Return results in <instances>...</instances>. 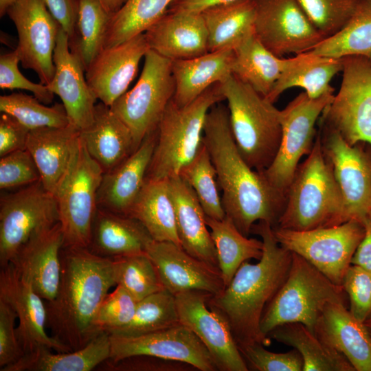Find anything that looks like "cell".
Segmentation results:
<instances>
[{
    "label": "cell",
    "mask_w": 371,
    "mask_h": 371,
    "mask_svg": "<svg viewBox=\"0 0 371 371\" xmlns=\"http://www.w3.org/2000/svg\"><path fill=\"white\" fill-rule=\"evenodd\" d=\"M203 140L223 192L225 214L246 236L260 221L275 227L284 211L286 196L243 159L232 135L227 107L221 102L207 113Z\"/></svg>",
    "instance_id": "cell-1"
},
{
    "label": "cell",
    "mask_w": 371,
    "mask_h": 371,
    "mask_svg": "<svg viewBox=\"0 0 371 371\" xmlns=\"http://www.w3.org/2000/svg\"><path fill=\"white\" fill-rule=\"evenodd\" d=\"M251 232L262 238V257L255 264L242 263L229 284L207 302L227 321L238 346L269 341L261 334V319L284 282L292 261V252L278 243L269 223L257 222Z\"/></svg>",
    "instance_id": "cell-2"
},
{
    "label": "cell",
    "mask_w": 371,
    "mask_h": 371,
    "mask_svg": "<svg viewBox=\"0 0 371 371\" xmlns=\"http://www.w3.org/2000/svg\"><path fill=\"white\" fill-rule=\"evenodd\" d=\"M60 280L55 297L45 302L51 336L77 350L96 335L93 322L102 302L116 286L112 258L86 247H63Z\"/></svg>",
    "instance_id": "cell-3"
},
{
    "label": "cell",
    "mask_w": 371,
    "mask_h": 371,
    "mask_svg": "<svg viewBox=\"0 0 371 371\" xmlns=\"http://www.w3.org/2000/svg\"><path fill=\"white\" fill-rule=\"evenodd\" d=\"M345 222L341 190L318 132L311 151L296 170L275 227L306 231Z\"/></svg>",
    "instance_id": "cell-4"
},
{
    "label": "cell",
    "mask_w": 371,
    "mask_h": 371,
    "mask_svg": "<svg viewBox=\"0 0 371 371\" xmlns=\"http://www.w3.org/2000/svg\"><path fill=\"white\" fill-rule=\"evenodd\" d=\"M218 84L227 102L237 148L253 169L262 172L271 164L280 146V110L234 74Z\"/></svg>",
    "instance_id": "cell-5"
},
{
    "label": "cell",
    "mask_w": 371,
    "mask_h": 371,
    "mask_svg": "<svg viewBox=\"0 0 371 371\" xmlns=\"http://www.w3.org/2000/svg\"><path fill=\"white\" fill-rule=\"evenodd\" d=\"M225 100L216 83L190 104L177 106L172 100L157 127V137L148 168L147 180L179 176L203 142V128L210 109Z\"/></svg>",
    "instance_id": "cell-6"
},
{
    "label": "cell",
    "mask_w": 371,
    "mask_h": 371,
    "mask_svg": "<svg viewBox=\"0 0 371 371\" xmlns=\"http://www.w3.org/2000/svg\"><path fill=\"white\" fill-rule=\"evenodd\" d=\"M342 286L330 280L302 256L292 253L288 276L267 306L260 322L261 334L266 338L278 326L302 323L314 333L316 322L326 304H346Z\"/></svg>",
    "instance_id": "cell-7"
},
{
    "label": "cell",
    "mask_w": 371,
    "mask_h": 371,
    "mask_svg": "<svg viewBox=\"0 0 371 371\" xmlns=\"http://www.w3.org/2000/svg\"><path fill=\"white\" fill-rule=\"evenodd\" d=\"M103 174L80 136L54 194L64 237L63 247L88 248Z\"/></svg>",
    "instance_id": "cell-8"
},
{
    "label": "cell",
    "mask_w": 371,
    "mask_h": 371,
    "mask_svg": "<svg viewBox=\"0 0 371 371\" xmlns=\"http://www.w3.org/2000/svg\"><path fill=\"white\" fill-rule=\"evenodd\" d=\"M172 61L149 49L135 85L110 106L130 129L135 149L148 135L157 130L174 97L175 82Z\"/></svg>",
    "instance_id": "cell-9"
},
{
    "label": "cell",
    "mask_w": 371,
    "mask_h": 371,
    "mask_svg": "<svg viewBox=\"0 0 371 371\" xmlns=\"http://www.w3.org/2000/svg\"><path fill=\"white\" fill-rule=\"evenodd\" d=\"M333 97V93H330L311 98L304 91L280 110V146L271 164L261 172L273 188L286 196L300 159L313 147L317 133L315 124Z\"/></svg>",
    "instance_id": "cell-10"
},
{
    "label": "cell",
    "mask_w": 371,
    "mask_h": 371,
    "mask_svg": "<svg viewBox=\"0 0 371 371\" xmlns=\"http://www.w3.org/2000/svg\"><path fill=\"white\" fill-rule=\"evenodd\" d=\"M273 232L281 246L302 256L333 283L342 286L365 228L363 223L350 220L306 231L273 227Z\"/></svg>",
    "instance_id": "cell-11"
},
{
    "label": "cell",
    "mask_w": 371,
    "mask_h": 371,
    "mask_svg": "<svg viewBox=\"0 0 371 371\" xmlns=\"http://www.w3.org/2000/svg\"><path fill=\"white\" fill-rule=\"evenodd\" d=\"M59 223L57 202L41 181L1 194L0 266L8 265L30 240Z\"/></svg>",
    "instance_id": "cell-12"
},
{
    "label": "cell",
    "mask_w": 371,
    "mask_h": 371,
    "mask_svg": "<svg viewBox=\"0 0 371 371\" xmlns=\"http://www.w3.org/2000/svg\"><path fill=\"white\" fill-rule=\"evenodd\" d=\"M342 61L340 89L324 109L320 123L350 145L371 144V59L350 56Z\"/></svg>",
    "instance_id": "cell-13"
},
{
    "label": "cell",
    "mask_w": 371,
    "mask_h": 371,
    "mask_svg": "<svg viewBox=\"0 0 371 371\" xmlns=\"http://www.w3.org/2000/svg\"><path fill=\"white\" fill-rule=\"evenodd\" d=\"M320 124L322 148L341 190L345 221L363 223L371 214V144L350 145L337 131Z\"/></svg>",
    "instance_id": "cell-14"
},
{
    "label": "cell",
    "mask_w": 371,
    "mask_h": 371,
    "mask_svg": "<svg viewBox=\"0 0 371 371\" xmlns=\"http://www.w3.org/2000/svg\"><path fill=\"white\" fill-rule=\"evenodd\" d=\"M256 1L254 33L276 56L311 51L325 38L297 0Z\"/></svg>",
    "instance_id": "cell-15"
},
{
    "label": "cell",
    "mask_w": 371,
    "mask_h": 371,
    "mask_svg": "<svg viewBox=\"0 0 371 371\" xmlns=\"http://www.w3.org/2000/svg\"><path fill=\"white\" fill-rule=\"evenodd\" d=\"M6 14L16 29V49L21 65L33 70L41 83L49 85L55 73L53 56L61 26L43 0H17Z\"/></svg>",
    "instance_id": "cell-16"
},
{
    "label": "cell",
    "mask_w": 371,
    "mask_h": 371,
    "mask_svg": "<svg viewBox=\"0 0 371 371\" xmlns=\"http://www.w3.org/2000/svg\"><path fill=\"white\" fill-rule=\"evenodd\" d=\"M110 339L111 362L144 355L187 363L201 371L218 370L203 344L182 324L134 337L110 335Z\"/></svg>",
    "instance_id": "cell-17"
},
{
    "label": "cell",
    "mask_w": 371,
    "mask_h": 371,
    "mask_svg": "<svg viewBox=\"0 0 371 371\" xmlns=\"http://www.w3.org/2000/svg\"><path fill=\"white\" fill-rule=\"evenodd\" d=\"M212 294L196 290L175 295L180 324L191 330L211 355L219 371H247L227 321L207 306Z\"/></svg>",
    "instance_id": "cell-18"
},
{
    "label": "cell",
    "mask_w": 371,
    "mask_h": 371,
    "mask_svg": "<svg viewBox=\"0 0 371 371\" xmlns=\"http://www.w3.org/2000/svg\"><path fill=\"white\" fill-rule=\"evenodd\" d=\"M0 300L16 313V334L25 354L40 348L56 352L73 351L47 333L45 302L11 263L1 267Z\"/></svg>",
    "instance_id": "cell-19"
},
{
    "label": "cell",
    "mask_w": 371,
    "mask_h": 371,
    "mask_svg": "<svg viewBox=\"0 0 371 371\" xmlns=\"http://www.w3.org/2000/svg\"><path fill=\"white\" fill-rule=\"evenodd\" d=\"M149 49L144 33L103 48L85 71L87 82L97 100L110 106L122 95Z\"/></svg>",
    "instance_id": "cell-20"
},
{
    "label": "cell",
    "mask_w": 371,
    "mask_h": 371,
    "mask_svg": "<svg viewBox=\"0 0 371 371\" xmlns=\"http://www.w3.org/2000/svg\"><path fill=\"white\" fill-rule=\"evenodd\" d=\"M146 253L163 286L174 295L192 290L216 295L225 287L218 267L192 256L173 243L153 240Z\"/></svg>",
    "instance_id": "cell-21"
},
{
    "label": "cell",
    "mask_w": 371,
    "mask_h": 371,
    "mask_svg": "<svg viewBox=\"0 0 371 371\" xmlns=\"http://www.w3.org/2000/svg\"><path fill=\"white\" fill-rule=\"evenodd\" d=\"M53 59L55 73L47 86L60 98L70 124L81 132L93 122L97 98L87 82L82 64L71 51L68 35L61 27Z\"/></svg>",
    "instance_id": "cell-22"
},
{
    "label": "cell",
    "mask_w": 371,
    "mask_h": 371,
    "mask_svg": "<svg viewBox=\"0 0 371 371\" xmlns=\"http://www.w3.org/2000/svg\"><path fill=\"white\" fill-rule=\"evenodd\" d=\"M63 245V234L58 223L30 240L10 262L45 302L54 300L58 289Z\"/></svg>",
    "instance_id": "cell-23"
},
{
    "label": "cell",
    "mask_w": 371,
    "mask_h": 371,
    "mask_svg": "<svg viewBox=\"0 0 371 371\" xmlns=\"http://www.w3.org/2000/svg\"><path fill=\"white\" fill-rule=\"evenodd\" d=\"M150 49L172 60L208 52V36L201 13L167 11L144 32Z\"/></svg>",
    "instance_id": "cell-24"
},
{
    "label": "cell",
    "mask_w": 371,
    "mask_h": 371,
    "mask_svg": "<svg viewBox=\"0 0 371 371\" xmlns=\"http://www.w3.org/2000/svg\"><path fill=\"white\" fill-rule=\"evenodd\" d=\"M157 137V128L122 163L104 172L97 195L98 207L128 216L146 181Z\"/></svg>",
    "instance_id": "cell-25"
},
{
    "label": "cell",
    "mask_w": 371,
    "mask_h": 371,
    "mask_svg": "<svg viewBox=\"0 0 371 371\" xmlns=\"http://www.w3.org/2000/svg\"><path fill=\"white\" fill-rule=\"evenodd\" d=\"M314 333L344 356L355 371H371V337L363 324L346 304L328 303L315 324Z\"/></svg>",
    "instance_id": "cell-26"
},
{
    "label": "cell",
    "mask_w": 371,
    "mask_h": 371,
    "mask_svg": "<svg viewBox=\"0 0 371 371\" xmlns=\"http://www.w3.org/2000/svg\"><path fill=\"white\" fill-rule=\"evenodd\" d=\"M168 183L181 247L192 256L218 267L206 215L195 193L179 176L168 179Z\"/></svg>",
    "instance_id": "cell-27"
},
{
    "label": "cell",
    "mask_w": 371,
    "mask_h": 371,
    "mask_svg": "<svg viewBox=\"0 0 371 371\" xmlns=\"http://www.w3.org/2000/svg\"><path fill=\"white\" fill-rule=\"evenodd\" d=\"M153 239L136 219L98 207L88 249L95 255L115 257L146 253Z\"/></svg>",
    "instance_id": "cell-28"
},
{
    "label": "cell",
    "mask_w": 371,
    "mask_h": 371,
    "mask_svg": "<svg viewBox=\"0 0 371 371\" xmlns=\"http://www.w3.org/2000/svg\"><path fill=\"white\" fill-rule=\"evenodd\" d=\"M89 154L104 172L111 170L135 150L128 127L102 102L96 104L92 124L80 133Z\"/></svg>",
    "instance_id": "cell-29"
},
{
    "label": "cell",
    "mask_w": 371,
    "mask_h": 371,
    "mask_svg": "<svg viewBox=\"0 0 371 371\" xmlns=\"http://www.w3.org/2000/svg\"><path fill=\"white\" fill-rule=\"evenodd\" d=\"M80 131L71 124L30 130L26 149L41 175V182L53 194L71 159Z\"/></svg>",
    "instance_id": "cell-30"
},
{
    "label": "cell",
    "mask_w": 371,
    "mask_h": 371,
    "mask_svg": "<svg viewBox=\"0 0 371 371\" xmlns=\"http://www.w3.org/2000/svg\"><path fill=\"white\" fill-rule=\"evenodd\" d=\"M234 57L233 49H226L208 52L192 58L172 60L175 103L185 106L210 87L232 74Z\"/></svg>",
    "instance_id": "cell-31"
},
{
    "label": "cell",
    "mask_w": 371,
    "mask_h": 371,
    "mask_svg": "<svg viewBox=\"0 0 371 371\" xmlns=\"http://www.w3.org/2000/svg\"><path fill=\"white\" fill-rule=\"evenodd\" d=\"M40 348L25 354L1 371H91L108 360L111 355L110 335L102 332L84 347L69 352H52Z\"/></svg>",
    "instance_id": "cell-32"
},
{
    "label": "cell",
    "mask_w": 371,
    "mask_h": 371,
    "mask_svg": "<svg viewBox=\"0 0 371 371\" xmlns=\"http://www.w3.org/2000/svg\"><path fill=\"white\" fill-rule=\"evenodd\" d=\"M343 67L342 58L321 56L306 52L287 58L280 78L267 98L272 103L286 89L300 87L311 98L333 93L330 82Z\"/></svg>",
    "instance_id": "cell-33"
},
{
    "label": "cell",
    "mask_w": 371,
    "mask_h": 371,
    "mask_svg": "<svg viewBox=\"0 0 371 371\" xmlns=\"http://www.w3.org/2000/svg\"><path fill=\"white\" fill-rule=\"evenodd\" d=\"M128 216L138 221L153 240L181 247L168 179H146Z\"/></svg>",
    "instance_id": "cell-34"
},
{
    "label": "cell",
    "mask_w": 371,
    "mask_h": 371,
    "mask_svg": "<svg viewBox=\"0 0 371 371\" xmlns=\"http://www.w3.org/2000/svg\"><path fill=\"white\" fill-rule=\"evenodd\" d=\"M232 74L267 98L285 67L287 58L270 52L254 30L234 48Z\"/></svg>",
    "instance_id": "cell-35"
},
{
    "label": "cell",
    "mask_w": 371,
    "mask_h": 371,
    "mask_svg": "<svg viewBox=\"0 0 371 371\" xmlns=\"http://www.w3.org/2000/svg\"><path fill=\"white\" fill-rule=\"evenodd\" d=\"M208 36V52L233 49L254 31L256 0H238L210 7L203 11Z\"/></svg>",
    "instance_id": "cell-36"
},
{
    "label": "cell",
    "mask_w": 371,
    "mask_h": 371,
    "mask_svg": "<svg viewBox=\"0 0 371 371\" xmlns=\"http://www.w3.org/2000/svg\"><path fill=\"white\" fill-rule=\"evenodd\" d=\"M269 336L299 352L303 361L302 371H355L344 356L324 344L302 323L278 326Z\"/></svg>",
    "instance_id": "cell-37"
},
{
    "label": "cell",
    "mask_w": 371,
    "mask_h": 371,
    "mask_svg": "<svg viewBox=\"0 0 371 371\" xmlns=\"http://www.w3.org/2000/svg\"><path fill=\"white\" fill-rule=\"evenodd\" d=\"M218 258L225 286H227L244 262L260 260L263 253L262 240L243 235L227 215L220 220L206 216Z\"/></svg>",
    "instance_id": "cell-38"
},
{
    "label": "cell",
    "mask_w": 371,
    "mask_h": 371,
    "mask_svg": "<svg viewBox=\"0 0 371 371\" xmlns=\"http://www.w3.org/2000/svg\"><path fill=\"white\" fill-rule=\"evenodd\" d=\"M308 52L332 58L360 56L371 59V1L360 0L343 27Z\"/></svg>",
    "instance_id": "cell-39"
},
{
    "label": "cell",
    "mask_w": 371,
    "mask_h": 371,
    "mask_svg": "<svg viewBox=\"0 0 371 371\" xmlns=\"http://www.w3.org/2000/svg\"><path fill=\"white\" fill-rule=\"evenodd\" d=\"M174 1L127 0L109 19L103 48L144 33L168 11Z\"/></svg>",
    "instance_id": "cell-40"
},
{
    "label": "cell",
    "mask_w": 371,
    "mask_h": 371,
    "mask_svg": "<svg viewBox=\"0 0 371 371\" xmlns=\"http://www.w3.org/2000/svg\"><path fill=\"white\" fill-rule=\"evenodd\" d=\"M111 16L98 0H78L76 34L69 45L85 71L104 47Z\"/></svg>",
    "instance_id": "cell-41"
},
{
    "label": "cell",
    "mask_w": 371,
    "mask_h": 371,
    "mask_svg": "<svg viewBox=\"0 0 371 371\" xmlns=\"http://www.w3.org/2000/svg\"><path fill=\"white\" fill-rule=\"evenodd\" d=\"M181 324L175 296L164 289L137 302L131 321L110 335L134 337Z\"/></svg>",
    "instance_id": "cell-42"
},
{
    "label": "cell",
    "mask_w": 371,
    "mask_h": 371,
    "mask_svg": "<svg viewBox=\"0 0 371 371\" xmlns=\"http://www.w3.org/2000/svg\"><path fill=\"white\" fill-rule=\"evenodd\" d=\"M179 176L193 190L207 216L218 220L225 216L216 172L204 142L195 157L181 168Z\"/></svg>",
    "instance_id": "cell-43"
},
{
    "label": "cell",
    "mask_w": 371,
    "mask_h": 371,
    "mask_svg": "<svg viewBox=\"0 0 371 371\" xmlns=\"http://www.w3.org/2000/svg\"><path fill=\"white\" fill-rule=\"evenodd\" d=\"M0 111L8 113L30 130L65 127L70 124L63 104L45 106L34 96L14 92L0 97Z\"/></svg>",
    "instance_id": "cell-44"
},
{
    "label": "cell",
    "mask_w": 371,
    "mask_h": 371,
    "mask_svg": "<svg viewBox=\"0 0 371 371\" xmlns=\"http://www.w3.org/2000/svg\"><path fill=\"white\" fill-rule=\"evenodd\" d=\"M112 261L116 285L124 287L137 302L165 289L147 253L115 257Z\"/></svg>",
    "instance_id": "cell-45"
},
{
    "label": "cell",
    "mask_w": 371,
    "mask_h": 371,
    "mask_svg": "<svg viewBox=\"0 0 371 371\" xmlns=\"http://www.w3.org/2000/svg\"><path fill=\"white\" fill-rule=\"evenodd\" d=\"M317 29L326 38L341 30L360 0H297Z\"/></svg>",
    "instance_id": "cell-46"
},
{
    "label": "cell",
    "mask_w": 371,
    "mask_h": 371,
    "mask_svg": "<svg viewBox=\"0 0 371 371\" xmlns=\"http://www.w3.org/2000/svg\"><path fill=\"white\" fill-rule=\"evenodd\" d=\"M137 301L124 287L116 285L100 305L93 322L94 333L111 332L128 324L133 319Z\"/></svg>",
    "instance_id": "cell-47"
},
{
    "label": "cell",
    "mask_w": 371,
    "mask_h": 371,
    "mask_svg": "<svg viewBox=\"0 0 371 371\" xmlns=\"http://www.w3.org/2000/svg\"><path fill=\"white\" fill-rule=\"evenodd\" d=\"M249 370L256 371H301L302 358L293 349L287 352H271L259 342L238 346Z\"/></svg>",
    "instance_id": "cell-48"
},
{
    "label": "cell",
    "mask_w": 371,
    "mask_h": 371,
    "mask_svg": "<svg viewBox=\"0 0 371 371\" xmlns=\"http://www.w3.org/2000/svg\"><path fill=\"white\" fill-rule=\"evenodd\" d=\"M41 181L38 168L27 149L10 153L0 159L1 190L27 186Z\"/></svg>",
    "instance_id": "cell-49"
},
{
    "label": "cell",
    "mask_w": 371,
    "mask_h": 371,
    "mask_svg": "<svg viewBox=\"0 0 371 371\" xmlns=\"http://www.w3.org/2000/svg\"><path fill=\"white\" fill-rule=\"evenodd\" d=\"M342 286L349 299V311L364 322L371 315V271L351 265L344 276Z\"/></svg>",
    "instance_id": "cell-50"
},
{
    "label": "cell",
    "mask_w": 371,
    "mask_h": 371,
    "mask_svg": "<svg viewBox=\"0 0 371 371\" xmlns=\"http://www.w3.org/2000/svg\"><path fill=\"white\" fill-rule=\"evenodd\" d=\"M20 57L17 50L5 53L0 56V88L1 89H22L30 91L45 104H50L54 94L47 85L34 83L20 71L18 65Z\"/></svg>",
    "instance_id": "cell-51"
},
{
    "label": "cell",
    "mask_w": 371,
    "mask_h": 371,
    "mask_svg": "<svg viewBox=\"0 0 371 371\" xmlns=\"http://www.w3.org/2000/svg\"><path fill=\"white\" fill-rule=\"evenodd\" d=\"M16 319L13 308L0 300V370L14 363L25 355L16 334Z\"/></svg>",
    "instance_id": "cell-52"
},
{
    "label": "cell",
    "mask_w": 371,
    "mask_h": 371,
    "mask_svg": "<svg viewBox=\"0 0 371 371\" xmlns=\"http://www.w3.org/2000/svg\"><path fill=\"white\" fill-rule=\"evenodd\" d=\"M106 370L117 371H170L181 370L187 367H192L187 363L165 360L150 356H134L121 359L115 362L106 361L103 363ZM193 368V367H192Z\"/></svg>",
    "instance_id": "cell-53"
},
{
    "label": "cell",
    "mask_w": 371,
    "mask_h": 371,
    "mask_svg": "<svg viewBox=\"0 0 371 371\" xmlns=\"http://www.w3.org/2000/svg\"><path fill=\"white\" fill-rule=\"evenodd\" d=\"M30 131L12 115L1 113L0 116V157L14 151L26 149Z\"/></svg>",
    "instance_id": "cell-54"
},
{
    "label": "cell",
    "mask_w": 371,
    "mask_h": 371,
    "mask_svg": "<svg viewBox=\"0 0 371 371\" xmlns=\"http://www.w3.org/2000/svg\"><path fill=\"white\" fill-rule=\"evenodd\" d=\"M47 9L69 37V43L75 36L78 0H43Z\"/></svg>",
    "instance_id": "cell-55"
},
{
    "label": "cell",
    "mask_w": 371,
    "mask_h": 371,
    "mask_svg": "<svg viewBox=\"0 0 371 371\" xmlns=\"http://www.w3.org/2000/svg\"><path fill=\"white\" fill-rule=\"evenodd\" d=\"M363 224L365 234L352 256L351 265L371 271V214L365 218Z\"/></svg>",
    "instance_id": "cell-56"
},
{
    "label": "cell",
    "mask_w": 371,
    "mask_h": 371,
    "mask_svg": "<svg viewBox=\"0 0 371 371\" xmlns=\"http://www.w3.org/2000/svg\"><path fill=\"white\" fill-rule=\"evenodd\" d=\"M236 1L238 0H175L168 11L200 13L210 7Z\"/></svg>",
    "instance_id": "cell-57"
},
{
    "label": "cell",
    "mask_w": 371,
    "mask_h": 371,
    "mask_svg": "<svg viewBox=\"0 0 371 371\" xmlns=\"http://www.w3.org/2000/svg\"><path fill=\"white\" fill-rule=\"evenodd\" d=\"M106 11L111 15L118 11L127 0H98Z\"/></svg>",
    "instance_id": "cell-58"
},
{
    "label": "cell",
    "mask_w": 371,
    "mask_h": 371,
    "mask_svg": "<svg viewBox=\"0 0 371 371\" xmlns=\"http://www.w3.org/2000/svg\"><path fill=\"white\" fill-rule=\"evenodd\" d=\"M17 0H0V16L2 17L6 14L8 8Z\"/></svg>",
    "instance_id": "cell-59"
},
{
    "label": "cell",
    "mask_w": 371,
    "mask_h": 371,
    "mask_svg": "<svg viewBox=\"0 0 371 371\" xmlns=\"http://www.w3.org/2000/svg\"><path fill=\"white\" fill-rule=\"evenodd\" d=\"M363 324L371 337V315L364 321Z\"/></svg>",
    "instance_id": "cell-60"
},
{
    "label": "cell",
    "mask_w": 371,
    "mask_h": 371,
    "mask_svg": "<svg viewBox=\"0 0 371 371\" xmlns=\"http://www.w3.org/2000/svg\"><path fill=\"white\" fill-rule=\"evenodd\" d=\"M370 1H371V0H370Z\"/></svg>",
    "instance_id": "cell-61"
}]
</instances>
